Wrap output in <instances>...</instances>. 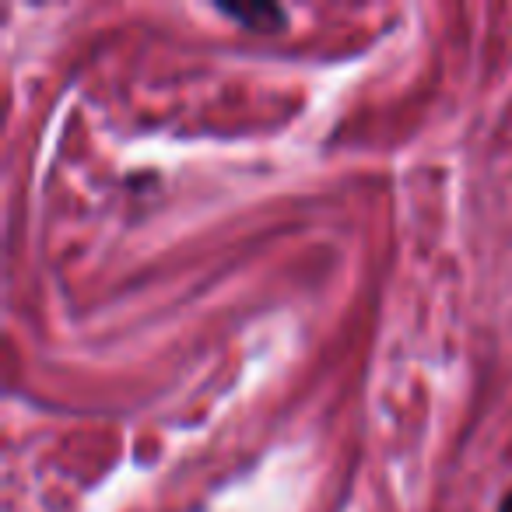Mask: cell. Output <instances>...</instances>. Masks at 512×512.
Returning <instances> with one entry per match:
<instances>
[{"mask_svg":"<svg viewBox=\"0 0 512 512\" xmlns=\"http://www.w3.org/2000/svg\"><path fill=\"white\" fill-rule=\"evenodd\" d=\"M498 512H512V491L502 498V505H498Z\"/></svg>","mask_w":512,"mask_h":512,"instance_id":"2","label":"cell"},{"mask_svg":"<svg viewBox=\"0 0 512 512\" xmlns=\"http://www.w3.org/2000/svg\"><path fill=\"white\" fill-rule=\"evenodd\" d=\"M221 11L260 32H278L285 25V11L274 8V4H253V8H246V4H221Z\"/></svg>","mask_w":512,"mask_h":512,"instance_id":"1","label":"cell"}]
</instances>
